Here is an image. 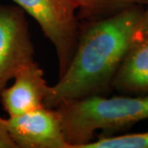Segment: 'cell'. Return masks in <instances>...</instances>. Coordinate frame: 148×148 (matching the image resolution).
I'll return each mask as SVG.
<instances>
[{
  "label": "cell",
  "mask_w": 148,
  "mask_h": 148,
  "mask_svg": "<svg viewBox=\"0 0 148 148\" xmlns=\"http://www.w3.org/2000/svg\"><path fill=\"white\" fill-rule=\"evenodd\" d=\"M13 78L14 83L0 92L2 106L8 117L21 115L45 106L49 86L36 62L32 60L24 65Z\"/></svg>",
  "instance_id": "obj_6"
},
{
  "label": "cell",
  "mask_w": 148,
  "mask_h": 148,
  "mask_svg": "<svg viewBox=\"0 0 148 148\" xmlns=\"http://www.w3.org/2000/svg\"><path fill=\"white\" fill-rule=\"evenodd\" d=\"M122 95H148V37L135 40L112 82Z\"/></svg>",
  "instance_id": "obj_7"
},
{
  "label": "cell",
  "mask_w": 148,
  "mask_h": 148,
  "mask_svg": "<svg viewBox=\"0 0 148 148\" xmlns=\"http://www.w3.org/2000/svg\"><path fill=\"white\" fill-rule=\"evenodd\" d=\"M146 5L147 7L144 9L141 21L138 25V30L136 32V40L148 37V1Z\"/></svg>",
  "instance_id": "obj_11"
},
{
  "label": "cell",
  "mask_w": 148,
  "mask_h": 148,
  "mask_svg": "<svg viewBox=\"0 0 148 148\" xmlns=\"http://www.w3.org/2000/svg\"><path fill=\"white\" fill-rule=\"evenodd\" d=\"M133 6L114 15L85 21L67 70L49 86L44 105L56 108L65 101L106 95L123 58L136 40L144 12Z\"/></svg>",
  "instance_id": "obj_1"
},
{
  "label": "cell",
  "mask_w": 148,
  "mask_h": 148,
  "mask_svg": "<svg viewBox=\"0 0 148 148\" xmlns=\"http://www.w3.org/2000/svg\"><path fill=\"white\" fill-rule=\"evenodd\" d=\"M5 123L16 148H69L55 108L43 106Z\"/></svg>",
  "instance_id": "obj_5"
},
{
  "label": "cell",
  "mask_w": 148,
  "mask_h": 148,
  "mask_svg": "<svg viewBox=\"0 0 148 148\" xmlns=\"http://www.w3.org/2000/svg\"><path fill=\"white\" fill-rule=\"evenodd\" d=\"M38 22L53 44L58 59L59 77L65 73L77 47L80 26L72 0H12Z\"/></svg>",
  "instance_id": "obj_3"
},
{
  "label": "cell",
  "mask_w": 148,
  "mask_h": 148,
  "mask_svg": "<svg viewBox=\"0 0 148 148\" xmlns=\"http://www.w3.org/2000/svg\"><path fill=\"white\" fill-rule=\"evenodd\" d=\"M34 52L25 12L17 5L0 3V92L34 60Z\"/></svg>",
  "instance_id": "obj_4"
},
{
  "label": "cell",
  "mask_w": 148,
  "mask_h": 148,
  "mask_svg": "<svg viewBox=\"0 0 148 148\" xmlns=\"http://www.w3.org/2000/svg\"><path fill=\"white\" fill-rule=\"evenodd\" d=\"M78 9L77 17L85 21L105 18L133 6L146 5L148 0H72Z\"/></svg>",
  "instance_id": "obj_8"
},
{
  "label": "cell",
  "mask_w": 148,
  "mask_h": 148,
  "mask_svg": "<svg viewBox=\"0 0 148 148\" xmlns=\"http://www.w3.org/2000/svg\"><path fill=\"white\" fill-rule=\"evenodd\" d=\"M0 148H16L8 131L5 119L0 117Z\"/></svg>",
  "instance_id": "obj_10"
},
{
  "label": "cell",
  "mask_w": 148,
  "mask_h": 148,
  "mask_svg": "<svg viewBox=\"0 0 148 148\" xmlns=\"http://www.w3.org/2000/svg\"><path fill=\"white\" fill-rule=\"evenodd\" d=\"M82 148H148V132L102 137Z\"/></svg>",
  "instance_id": "obj_9"
},
{
  "label": "cell",
  "mask_w": 148,
  "mask_h": 148,
  "mask_svg": "<svg viewBox=\"0 0 148 148\" xmlns=\"http://www.w3.org/2000/svg\"><path fill=\"white\" fill-rule=\"evenodd\" d=\"M55 109L69 148H82L95 140L97 130L104 132L100 138L110 137L148 119V95H91L65 101Z\"/></svg>",
  "instance_id": "obj_2"
}]
</instances>
